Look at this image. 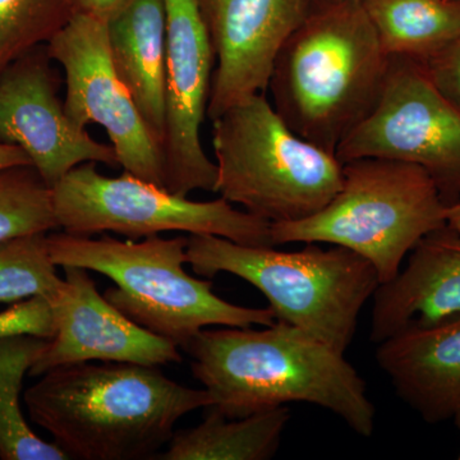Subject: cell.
Wrapping results in <instances>:
<instances>
[{"label":"cell","instance_id":"9","mask_svg":"<svg viewBox=\"0 0 460 460\" xmlns=\"http://www.w3.org/2000/svg\"><path fill=\"white\" fill-rule=\"evenodd\" d=\"M335 155L341 163L380 157L420 166L450 208L460 201V109L436 89L423 62L390 57L376 104Z\"/></svg>","mask_w":460,"mask_h":460},{"label":"cell","instance_id":"19","mask_svg":"<svg viewBox=\"0 0 460 460\" xmlns=\"http://www.w3.org/2000/svg\"><path fill=\"white\" fill-rule=\"evenodd\" d=\"M389 57L425 62L460 33V0H359Z\"/></svg>","mask_w":460,"mask_h":460},{"label":"cell","instance_id":"21","mask_svg":"<svg viewBox=\"0 0 460 460\" xmlns=\"http://www.w3.org/2000/svg\"><path fill=\"white\" fill-rule=\"evenodd\" d=\"M77 12V0H0V72L49 44Z\"/></svg>","mask_w":460,"mask_h":460},{"label":"cell","instance_id":"25","mask_svg":"<svg viewBox=\"0 0 460 460\" xmlns=\"http://www.w3.org/2000/svg\"><path fill=\"white\" fill-rule=\"evenodd\" d=\"M423 66L436 89L460 109V33Z\"/></svg>","mask_w":460,"mask_h":460},{"label":"cell","instance_id":"27","mask_svg":"<svg viewBox=\"0 0 460 460\" xmlns=\"http://www.w3.org/2000/svg\"><path fill=\"white\" fill-rule=\"evenodd\" d=\"M16 166H32V163L20 147L0 142V172Z\"/></svg>","mask_w":460,"mask_h":460},{"label":"cell","instance_id":"24","mask_svg":"<svg viewBox=\"0 0 460 460\" xmlns=\"http://www.w3.org/2000/svg\"><path fill=\"white\" fill-rule=\"evenodd\" d=\"M20 334L53 337V313L47 296L25 299L0 313V338Z\"/></svg>","mask_w":460,"mask_h":460},{"label":"cell","instance_id":"16","mask_svg":"<svg viewBox=\"0 0 460 460\" xmlns=\"http://www.w3.org/2000/svg\"><path fill=\"white\" fill-rule=\"evenodd\" d=\"M396 394L429 425L453 419L460 401V314L377 344Z\"/></svg>","mask_w":460,"mask_h":460},{"label":"cell","instance_id":"14","mask_svg":"<svg viewBox=\"0 0 460 460\" xmlns=\"http://www.w3.org/2000/svg\"><path fill=\"white\" fill-rule=\"evenodd\" d=\"M313 0H199L215 56L208 118L266 93L275 58Z\"/></svg>","mask_w":460,"mask_h":460},{"label":"cell","instance_id":"4","mask_svg":"<svg viewBox=\"0 0 460 460\" xmlns=\"http://www.w3.org/2000/svg\"><path fill=\"white\" fill-rule=\"evenodd\" d=\"M54 263L77 266L105 275L115 283L105 298L128 319L148 332L183 348L208 326L251 328L277 321L270 307L233 305L215 295L210 281L184 270L187 237L142 241L98 239L66 232L48 234Z\"/></svg>","mask_w":460,"mask_h":460},{"label":"cell","instance_id":"2","mask_svg":"<svg viewBox=\"0 0 460 460\" xmlns=\"http://www.w3.org/2000/svg\"><path fill=\"white\" fill-rule=\"evenodd\" d=\"M39 377L23 394L27 411L69 459H155L178 420L213 405L208 390L135 363H75Z\"/></svg>","mask_w":460,"mask_h":460},{"label":"cell","instance_id":"17","mask_svg":"<svg viewBox=\"0 0 460 460\" xmlns=\"http://www.w3.org/2000/svg\"><path fill=\"white\" fill-rule=\"evenodd\" d=\"M111 62L160 148L165 135L164 0H127L107 21Z\"/></svg>","mask_w":460,"mask_h":460},{"label":"cell","instance_id":"3","mask_svg":"<svg viewBox=\"0 0 460 460\" xmlns=\"http://www.w3.org/2000/svg\"><path fill=\"white\" fill-rule=\"evenodd\" d=\"M389 65L359 0H313L275 58L272 107L299 137L335 155L376 104Z\"/></svg>","mask_w":460,"mask_h":460},{"label":"cell","instance_id":"23","mask_svg":"<svg viewBox=\"0 0 460 460\" xmlns=\"http://www.w3.org/2000/svg\"><path fill=\"white\" fill-rule=\"evenodd\" d=\"M48 234L22 235L0 243V304H18L33 296L49 299L62 286Z\"/></svg>","mask_w":460,"mask_h":460},{"label":"cell","instance_id":"18","mask_svg":"<svg viewBox=\"0 0 460 460\" xmlns=\"http://www.w3.org/2000/svg\"><path fill=\"white\" fill-rule=\"evenodd\" d=\"M290 420L287 405L242 419L215 410L196 428L174 432L160 460H268L279 449Z\"/></svg>","mask_w":460,"mask_h":460},{"label":"cell","instance_id":"28","mask_svg":"<svg viewBox=\"0 0 460 460\" xmlns=\"http://www.w3.org/2000/svg\"><path fill=\"white\" fill-rule=\"evenodd\" d=\"M447 219L450 226L460 232V201L447 208Z\"/></svg>","mask_w":460,"mask_h":460},{"label":"cell","instance_id":"8","mask_svg":"<svg viewBox=\"0 0 460 460\" xmlns=\"http://www.w3.org/2000/svg\"><path fill=\"white\" fill-rule=\"evenodd\" d=\"M58 226L72 235L117 233L129 239L166 232L211 234L252 247H275L271 224L222 198L193 201L129 172L100 174L84 163L53 187Z\"/></svg>","mask_w":460,"mask_h":460},{"label":"cell","instance_id":"26","mask_svg":"<svg viewBox=\"0 0 460 460\" xmlns=\"http://www.w3.org/2000/svg\"><path fill=\"white\" fill-rule=\"evenodd\" d=\"M78 12L107 21L113 16L127 0H77Z\"/></svg>","mask_w":460,"mask_h":460},{"label":"cell","instance_id":"11","mask_svg":"<svg viewBox=\"0 0 460 460\" xmlns=\"http://www.w3.org/2000/svg\"><path fill=\"white\" fill-rule=\"evenodd\" d=\"M166 14L165 190L189 198L214 192L217 165L205 153L201 127L208 117L215 69L213 47L199 0H164Z\"/></svg>","mask_w":460,"mask_h":460},{"label":"cell","instance_id":"1","mask_svg":"<svg viewBox=\"0 0 460 460\" xmlns=\"http://www.w3.org/2000/svg\"><path fill=\"white\" fill-rule=\"evenodd\" d=\"M211 408L242 419L290 402H310L341 417L363 438L374 434L367 385L344 354L296 326L204 329L183 347Z\"/></svg>","mask_w":460,"mask_h":460},{"label":"cell","instance_id":"7","mask_svg":"<svg viewBox=\"0 0 460 460\" xmlns=\"http://www.w3.org/2000/svg\"><path fill=\"white\" fill-rule=\"evenodd\" d=\"M447 206L420 166L380 157L343 163V183L323 210L271 224L275 246L326 243L365 257L380 284L394 279L417 243L447 224Z\"/></svg>","mask_w":460,"mask_h":460},{"label":"cell","instance_id":"15","mask_svg":"<svg viewBox=\"0 0 460 460\" xmlns=\"http://www.w3.org/2000/svg\"><path fill=\"white\" fill-rule=\"evenodd\" d=\"M372 307V343L425 329L460 314V232L432 230L411 251L407 266L380 284Z\"/></svg>","mask_w":460,"mask_h":460},{"label":"cell","instance_id":"13","mask_svg":"<svg viewBox=\"0 0 460 460\" xmlns=\"http://www.w3.org/2000/svg\"><path fill=\"white\" fill-rule=\"evenodd\" d=\"M63 270L62 286L49 298L54 334L29 375L38 377L81 362L156 367L181 361L180 347L142 328L100 295L86 269L65 266Z\"/></svg>","mask_w":460,"mask_h":460},{"label":"cell","instance_id":"6","mask_svg":"<svg viewBox=\"0 0 460 460\" xmlns=\"http://www.w3.org/2000/svg\"><path fill=\"white\" fill-rule=\"evenodd\" d=\"M214 193L270 224L319 213L343 183L337 155L299 137L265 93L226 109L213 120Z\"/></svg>","mask_w":460,"mask_h":460},{"label":"cell","instance_id":"12","mask_svg":"<svg viewBox=\"0 0 460 460\" xmlns=\"http://www.w3.org/2000/svg\"><path fill=\"white\" fill-rule=\"evenodd\" d=\"M47 45L0 72V142L25 151L41 180L53 189L84 163L119 165L111 145L91 137L66 113L58 98Z\"/></svg>","mask_w":460,"mask_h":460},{"label":"cell","instance_id":"5","mask_svg":"<svg viewBox=\"0 0 460 460\" xmlns=\"http://www.w3.org/2000/svg\"><path fill=\"white\" fill-rule=\"evenodd\" d=\"M330 246L307 243L299 251H279L244 246L217 235L190 234L187 263L202 277L228 272L252 284L268 298L277 321L344 354L380 278L365 257Z\"/></svg>","mask_w":460,"mask_h":460},{"label":"cell","instance_id":"22","mask_svg":"<svg viewBox=\"0 0 460 460\" xmlns=\"http://www.w3.org/2000/svg\"><path fill=\"white\" fill-rule=\"evenodd\" d=\"M59 229L53 189L33 166L0 172V243L22 235Z\"/></svg>","mask_w":460,"mask_h":460},{"label":"cell","instance_id":"29","mask_svg":"<svg viewBox=\"0 0 460 460\" xmlns=\"http://www.w3.org/2000/svg\"><path fill=\"white\" fill-rule=\"evenodd\" d=\"M453 419L456 420V428L460 429V401L458 402V405H456V411H454ZM459 459H460V454H459Z\"/></svg>","mask_w":460,"mask_h":460},{"label":"cell","instance_id":"20","mask_svg":"<svg viewBox=\"0 0 460 460\" xmlns=\"http://www.w3.org/2000/svg\"><path fill=\"white\" fill-rule=\"evenodd\" d=\"M48 339L20 334L0 338V459L66 460L57 444L48 443L27 422L22 408L23 380Z\"/></svg>","mask_w":460,"mask_h":460},{"label":"cell","instance_id":"10","mask_svg":"<svg viewBox=\"0 0 460 460\" xmlns=\"http://www.w3.org/2000/svg\"><path fill=\"white\" fill-rule=\"evenodd\" d=\"M47 50L65 71V109L69 119L84 129L89 124L102 126L124 172L165 190L162 148L115 72L108 49L107 22L77 12Z\"/></svg>","mask_w":460,"mask_h":460}]
</instances>
